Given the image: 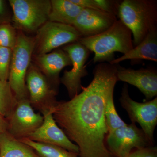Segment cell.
Masks as SVG:
<instances>
[{
  "label": "cell",
  "instance_id": "obj_1",
  "mask_svg": "<svg viewBox=\"0 0 157 157\" xmlns=\"http://www.w3.org/2000/svg\"><path fill=\"white\" fill-rule=\"evenodd\" d=\"M117 65L100 63L86 87L68 101H58L52 110L58 126L79 148L80 157H115L105 144L109 133L105 109L118 81Z\"/></svg>",
  "mask_w": 157,
  "mask_h": 157
},
{
  "label": "cell",
  "instance_id": "obj_2",
  "mask_svg": "<svg viewBox=\"0 0 157 157\" xmlns=\"http://www.w3.org/2000/svg\"><path fill=\"white\" fill-rule=\"evenodd\" d=\"M132 33L120 20L96 36L82 37L78 42L94 54V63H110L116 52L125 54L134 48Z\"/></svg>",
  "mask_w": 157,
  "mask_h": 157
},
{
  "label": "cell",
  "instance_id": "obj_3",
  "mask_svg": "<svg viewBox=\"0 0 157 157\" xmlns=\"http://www.w3.org/2000/svg\"><path fill=\"white\" fill-rule=\"evenodd\" d=\"M117 16L132 32L135 47L157 30V1L124 0L120 3Z\"/></svg>",
  "mask_w": 157,
  "mask_h": 157
},
{
  "label": "cell",
  "instance_id": "obj_4",
  "mask_svg": "<svg viewBox=\"0 0 157 157\" xmlns=\"http://www.w3.org/2000/svg\"><path fill=\"white\" fill-rule=\"evenodd\" d=\"M35 46V37L19 31L16 45L12 50L8 82L17 101L29 99L25 78Z\"/></svg>",
  "mask_w": 157,
  "mask_h": 157
},
{
  "label": "cell",
  "instance_id": "obj_5",
  "mask_svg": "<svg viewBox=\"0 0 157 157\" xmlns=\"http://www.w3.org/2000/svg\"><path fill=\"white\" fill-rule=\"evenodd\" d=\"M9 2L12 12L11 22L17 30L36 33L48 21L50 0H9Z\"/></svg>",
  "mask_w": 157,
  "mask_h": 157
},
{
  "label": "cell",
  "instance_id": "obj_6",
  "mask_svg": "<svg viewBox=\"0 0 157 157\" xmlns=\"http://www.w3.org/2000/svg\"><path fill=\"white\" fill-rule=\"evenodd\" d=\"M81 38L73 26L48 21L37 31L34 52L49 53L62 45L78 42Z\"/></svg>",
  "mask_w": 157,
  "mask_h": 157
},
{
  "label": "cell",
  "instance_id": "obj_7",
  "mask_svg": "<svg viewBox=\"0 0 157 157\" xmlns=\"http://www.w3.org/2000/svg\"><path fill=\"white\" fill-rule=\"evenodd\" d=\"M25 81L32 107L41 113L46 110L52 111L58 102L56 99L58 90L34 64L30 65Z\"/></svg>",
  "mask_w": 157,
  "mask_h": 157
},
{
  "label": "cell",
  "instance_id": "obj_8",
  "mask_svg": "<svg viewBox=\"0 0 157 157\" xmlns=\"http://www.w3.org/2000/svg\"><path fill=\"white\" fill-rule=\"evenodd\" d=\"M106 140L107 148L115 157H127L133 149H140L153 145L143 130L134 123L108 133Z\"/></svg>",
  "mask_w": 157,
  "mask_h": 157
},
{
  "label": "cell",
  "instance_id": "obj_9",
  "mask_svg": "<svg viewBox=\"0 0 157 157\" xmlns=\"http://www.w3.org/2000/svg\"><path fill=\"white\" fill-rule=\"evenodd\" d=\"M120 102L132 123H138L145 135L154 143V133L157 124V98L144 103L132 100L129 96L128 86L124 84Z\"/></svg>",
  "mask_w": 157,
  "mask_h": 157
},
{
  "label": "cell",
  "instance_id": "obj_10",
  "mask_svg": "<svg viewBox=\"0 0 157 157\" xmlns=\"http://www.w3.org/2000/svg\"><path fill=\"white\" fill-rule=\"evenodd\" d=\"M62 49L70 57L72 68L69 71L65 70L60 82L65 86L71 99L79 94L83 88L81 79L88 74L85 64L90 51L78 41L68 44Z\"/></svg>",
  "mask_w": 157,
  "mask_h": 157
},
{
  "label": "cell",
  "instance_id": "obj_11",
  "mask_svg": "<svg viewBox=\"0 0 157 157\" xmlns=\"http://www.w3.org/2000/svg\"><path fill=\"white\" fill-rule=\"evenodd\" d=\"M43 120V116L35 112L29 99L17 101L8 118L7 132L17 140L28 138L42 124Z\"/></svg>",
  "mask_w": 157,
  "mask_h": 157
},
{
  "label": "cell",
  "instance_id": "obj_12",
  "mask_svg": "<svg viewBox=\"0 0 157 157\" xmlns=\"http://www.w3.org/2000/svg\"><path fill=\"white\" fill-rule=\"evenodd\" d=\"M44 120L42 124L28 138L36 142L56 145L73 152L79 153V148L73 143L59 128L55 121L50 110L42 113Z\"/></svg>",
  "mask_w": 157,
  "mask_h": 157
},
{
  "label": "cell",
  "instance_id": "obj_13",
  "mask_svg": "<svg viewBox=\"0 0 157 157\" xmlns=\"http://www.w3.org/2000/svg\"><path fill=\"white\" fill-rule=\"evenodd\" d=\"M117 20L116 16L108 12L83 9L72 26L82 37H90L107 30Z\"/></svg>",
  "mask_w": 157,
  "mask_h": 157
},
{
  "label": "cell",
  "instance_id": "obj_14",
  "mask_svg": "<svg viewBox=\"0 0 157 157\" xmlns=\"http://www.w3.org/2000/svg\"><path fill=\"white\" fill-rule=\"evenodd\" d=\"M117 77L118 81L137 87L147 100H151L157 95V72L155 69L141 68L135 70L117 64Z\"/></svg>",
  "mask_w": 157,
  "mask_h": 157
},
{
  "label": "cell",
  "instance_id": "obj_15",
  "mask_svg": "<svg viewBox=\"0 0 157 157\" xmlns=\"http://www.w3.org/2000/svg\"><path fill=\"white\" fill-rule=\"evenodd\" d=\"M34 63L55 88L58 90L59 73L67 66H71L68 54L63 49H56L48 53L35 55Z\"/></svg>",
  "mask_w": 157,
  "mask_h": 157
},
{
  "label": "cell",
  "instance_id": "obj_16",
  "mask_svg": "<svg viewBox=\"0 0 157 157\" xmlns=\"http://www.w3.org/2000/svg\"><path fill=\"white\" fill-rule=\"evenodd\" d=\"M147 60L157 62V30L150 32L139 45L117 59H114L109 63L117 65L126 60Z\"/></svg>",
  "mask_w": 157,
  "mask_h": 157
},
{
  "label": "cell",
  "instance_id": "obj_17",
  "mask_svg": "<svg viewBox=\"0 0 157 157\" xmlns=\"http://www.w3.org/2000/svg\"><path fill=\"white\" fill-rule=\"evenodd\" d=\"M51 9L48 21L73 25L83 8L71 0H51Z\"/></svg>",
  "mask_w": 157,
  "mask_h": 157
},
{
  "label": "cell",
  "instance_id": "obj_18",
  "mask_svg": "<svg viewBox=\"0 0 157 157\" xmlns=\"http://www.w3.org/2000/svg\"><path fill=\"white\" fill-rule=\"evenodd\" d=\"M0 157H40L30 147L8 132L0 135Z\"/></svg>",
  "mask_w": 157,
  "mask_h": 157
},
{
  "label": "cell",
  "instance_id": "obj_19",
  "mask_svg": "<svg viewBox=\"0 0 157 157\" xmlns=\"http://www.w3.org/2000/svg\"><path fill=\"white\" fill-rule=\"evenodd\" d=\"M30 147L40 157H78V154L52 144L36 142L28 138L18 140Z\"/></svg>",
  "mask_w": 157,
  "mask_h": 157
},
{
  "label": "cell",
  "instance_id": "obj_20",
  "mask_svg": "<svg viewBox=\"0 0 157 157\" xmlns=\"http://www.w3.org/2000/svg\"><path fill=\"white\" fill-rule=\"evenodd\" d=\"M17 100L8 81L0 80V114L8 119L16 106Z\"/></svg>",
  "mask_w": 157,
  "mask_h": 157
},
{
  "label": "cell",
  "instance_id": "obj_21",
  "mask_svg": "<svg viewBox=\"0 0 157 157\" xmlns=\"http://www.w3.org/2000/svg\"><path fill=\"white\" fill-rule=\"evenodd\" d=\"M73 3L83 9H89L105 11L117 15L118 9L121 2L109 0H71Z\"/></svg>",
  "mask_w": 157,
  "mask_h": 157
},
{
  "label": "cell",
  "instance_id": "obj_22",
  "mask_svg": "<svg viewBox=\"0 0 157 157\" xmlns=\"http://www.w3.org/2000/svg\"><path fill=\"white\" fill-rule=\"evenodd\" d=\"M105 114L109 133L127 124L120 117L116 109L113 101V93L110 94L107 98Z\"/></svg>",
  "mask_w": 157,
  "mask_h": 157
},
{
  "label": "cell",
  "instance_id": "obj_23",
  "mask_svg": "<svg viewBox=\"0 0 157 157\" xmlns=\"http://www.w3.org/2000/svg\"><path fill=\"white\" fill-rule=\"evenodd\" d=\"M17 30L11 23L0 25V46L13 50L17 41Z\"/></svg>",
  "mask_w": 157,
  "mask_h": 157
},
{
  "label": "cell",
  "instance_id": "obj_24",
  "mask_svg": "<svg viewBox=\"0 0 157 157\" xmlns=\"http://www.w3.org/2000/svg\"><path fill=\"white\" fill-rule=\"evenodd\" d=\"M12 50L9 48L0 46V80L8 81Z\"/></svg>",
  "mask_w": 157,
  "mask_h": 157
},
{
  "label": "cell",
  "instance_id": "obj_25",
  "mask_svg": "<svg viewBox=\"0 0 157 157\" xmlns=\"http://www.w3.org/2000/svg\"><path fill=\"white\" fill-rule=\"evenodd\" d=\"M12 12L9 1L0 0V25L11 23Z\"/></svg>",
  "mask_w": 157,
  "mask_h": 157
},
{
  "label": "cell",
  "instance_id": "obj_26",
  "mask_svg": "<svg viewBox=\"0 0 157 157\" xmlns=\"http://www.w3.org/2000/svg\"><path fill=\"white\" fill-rule=\"evenodd\" d=\"M127 157H157V147L151 146L137 149Z\"/></svg>",
  "mask_w": 157,
  "mask_h": 157
},
{
  "label": "cell",
  "instance_id": "obj_27",
  "mask_svg": "<svg viewBox=\"0 0 157 157\" xmlns=\"http://www.w3.org/2000/svg\"><path fill=\"white\" fill-rule=\"evenodd\" d=\"M8 119L0 114V135L8 132Z\"/></svg>",
  "mask_w": 157,
  "mask_h": 157
}]
</instances>
